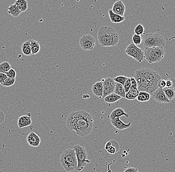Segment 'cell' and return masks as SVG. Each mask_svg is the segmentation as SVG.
Segmentation results:
<instances>
[{
  "instance_id": "1",
  "label": "cell",
  "mask_w": 175,
  "mask_h": 172,
  "mask_svg": "<svg viewBox=\"0 0 175 172\" xmlns=\"http://www.w3.org/2000/svg\"><path fill=\"white\" fill-rule=\"evenodd\" d=\"M67 126L78 135L85 137L92 132L94 126L92 116L84 110L71 113L66 120Z\"/></svg>"
},
{
  "instance_id": "2",
  "label": "cell",
  "mask_w": 175,
  "mask_h": 172,
  "mask_svg": "<svg viewBox=\"0 0 175 172\" xmlns=\"http://www.w3.org/2000/svg\"><path fill=\"white\" fill-rule=\"evenodd\" d=\"M98 43L101 46L113 47L117 45L119 40L118 33L113 27L103 26L97 31Z\"/></svg>"
},
{
  "instance_id": "3",
  "label": "cell",
  "mask_w": 175,
  "mask_h": 172,
  "mask_svg": "<svg viewBox=\"0 0 175 172\" xmlns=\"http://www.w3.org/2000/svg\"><path fill=\"white\" fill-rule=\"evenodd\" d=\"M60 161L65 171H75L78 165V161L74 149L68 148L65 150L60 156Z\"/></svg>"
},
{
  "instance_id": "4",
  "label": "cell",
  "mask_w": 175,
  "mask_h": 172,
  "mask_svg": "<svg viewBox=\"0 0 175 172\" xmlns=\"http://www.w3.org/2000/svg\"><path fill=\"white\" fill-rule=\"evenodd\" d=\"M142 45L144 48L162 47H164L165 45V41L163 37L157 33H146L143 35Z\"/></svg>"
},
{
  "instance_id": "5",
  "label": "cell",
  "mask_w": 175,
  "mask_h": 172,
  "mask_svg": "<svg viewBox=\"0 0 175 172\" xmlns=\"http://www.w3.org/2000/svg\"><path fill=\"white\" fill-rule=\"evenodd\" d=\"M73 148L75 150L78 161V165L75 171L79 172L82 171L88 164L90 163V161L88 159L87 152L84 147L77 144Z\"/></svg>"
},
{
  "instance_id": "6",
  "label": "cell",
  "mask_w": 175,
  "mask_h": 172,
  "mask_svg": "<svg viewBox=\"0 0 175 172\" xmlns=\"http://www.w3.org/2000/svg\"><path fill=\"white\" fill-rule=\"evenodd\" d=\"M141 73L144 77L147 79L153 90L155 92L158 88V82L161 80V77L158 72L149 68L140 69Z\"/></svg>"
},
{
  "instance_id": "7",
  "label": "cell",
  "mask_w": 175,
  "mask_h": 172,
  "mask_svg": "<svg viewBox=\"0 0 175 172\" xmlns=\"http://www.w3.org/2000/svg\"><path fill=\"white\" fill-rule=\"evenodd\" d=\"M133 77L137 82V90L139 92H146L150 95L154 92L148 81L141 73L140 69L136 71Z\"/></svg>"
},
{
  "instance_id": "8",
  "label": "cell",
  "mask_w": 175,
  "mask_h": 172,
  "mask_svg": "<svg viewBox=\"0 0 175 172\" xmlns=\"http://www.w3.org/2000/svg\"><path fill=\"white\" fill-rule=\"evenodd\" d=\"M125 52L128 56L133 58L138 63H141L145 59L144 50L134 44L130 43L128 45Z\"/></svg>"
},
{
  "instance_id": "9",
  "label": "cell",
  "mask_w": 175,
  "mask_h": 172,
  "mask_svg": "<svg viewBox=\"0 0 175 172\" xmlns=\"http://www.w3.org/2000/svg\"><path fill=\"white\" fill-rule=\"evenodd\" d=\"M79 44L84 50H92L96 46V40L90 34H84L80 39Z\"/></svg>"
},
{
  "instance_id": "10",
  "label": "cell",
  "mask_w": 175,
  "mask_h": 172,
  "mask_svg": "<svg viewBox=\"0 0 175 172\" xmlns=\"http://www.w3.org/2000/svg\"><path fill=\"white\" fill-rule=\"evenodd\" d=\"M103 87V97H106L107 95L114 93V88L116 82H114L113 79L111 78H106L102 80Z\"/></svg>"
},
{
  "instance_id": "11",
  "label": "cell",
  "mask_w": 175,
  "mask_h": 172,
  "mask_svg": "<svg viewBox=\"0 0 175 172\" xmlns=\"http://www.w3.org/2000/svg\"><path fill=\"white\" fill-rule=\"evenodd\" d=\"M151 96L156 102L159 103L168 104L171 102L166 97L163 89L160 88H158L155 92H153Z\"/></svg>"
},
{
  "instance_id": "12",
  "label": "cell",
  "mask_w": 175,
  "mask_h": 172,
  "mask_svg": "<svg viewBox=\"0 0 175 172\" xmlns=\"http://www.w3.org/2000/svg\"><path fill=\"white\" fill-rule=\"evenodd\" d=\"M104 148L109 154L113 155L119 151L120 149V146L117 141L110 140L106 143Z\"/></svg>"
},
{
  "instance_id": "13",
  "label": "cell",
  "mask_w": 175,
  "mask_h": 172,
  "mask_svg": "<svg viewBox=\"0 0 175 172\" xmlns=\"http://www.w3.org/2000/svg\"><path fill=\"white\" fill-rule=\"evenodd\" d=\"M27 141L30 146L37 147L40 144L41 139L36 133L31 131L27 136Z\"/></svg>"
},
{
  "instance_id": "14",
  "label": "cell",
  "mask_w": 175,
  "mask_h": 172,
  "mask_svg": "<svg viewBox=\"0 0 175 172\" xmlns=\"http://www.w3.org/2000/svg\"><path fill=\"white\" fill-rule=\"evenodd\" d=\"M144 52L145 59L149 63L153 64L159 62L153 52L152 47L144 48Z\"/></svg>"
},
{
  "instance_id": "15",
  "label": "cell",
  "mask_w": 175,
  "mask_h": 172,
  "mask_svg": "<svg viewBox=\"0 0 175 172\" xmlns=\"http://www.w3.org/2000/svg\"><path fill=\"white\" fill-rule=\"evenodd\" d=\"M110 123L113 127L119 130H123L129 129L131 126V123L129 122L128 123H125L122 120H120V117L110 119Z\"/></svg>"
},
{
  "instance_id": "16",
  "label": "cell",
  "mask_w": 175,
  "mask_h": 172,
  "mask_svg": "<svg viewBox=\"0 0 175 172\" xmlns=\"http://www.w3.org/2000/svg\"><path fill=\"white\" fill-rule=\"evenodd\" d=\"M111 10L113 13L124 17L126 12V6L122 1H118L113 4Z\"/></svg>"
},
{
  "instance_id": "17",
  "label": "cell",
  "mask_w": 175,
  "mask_h": 172,
  "mask_svg": "<svg viewBox=\"0 0 175 172\" xmlns=\"http://www.w3.org/2000/svg\"><path fill=\"white\" fill-rule=\"evenodd\" d=\"M31 123L32 119L30 116L28 115H24L20 116L18 120V126L20 129L30 126Z\"/></svg>"
},
{
  "instance_id": "18",
  "label": "cell",
  "mask_w": 175,
  "mask_h": 172,
  "mask_svg": "<svg viewBox=\"0 0 175 172\" xmlns=\"http://www.w3.org/2000/svg\"><path fill=\"white\" fill-rule=\"evenodd\" d=\"M92 92L95 96L99 98H102L103 97V82H96L92 86Z\"/></svg>"
},
{
  "instance_id": "19",
  "label": "cell",
  "mask_w": 175,
  "mask_h": 172,
  "mask_svg": "<svg viewBox=\"0 0 175 172\" xmlns=\"http://www.w3.org/2000/svg\"><path fill=\"white\" fill-rule=\"evenodd\" d=\"M122 116H124L126 118H128L129 116V115L124 112L123 109H122L121 107H118V108L115 109L114 110H113V112L111 113L110 116V119H114V118L122 117Z\"/></svg>"
},
{
  "instance_id": "20",
  "label": "cell",
  "mask_w": 175,
  "mask_h": 172,
  "mask_svg": "<svg viewBox=\"0 0 175 172\" xmlns=\"http://www.w3.org/2000/svg\"><path fill=\"white\" fill-rule=\"evenodd\" d=\"M109 16L110 18V21L113 23H121L125 20L124 17L116 14L113 13L112 10H109L108 11Z\"/></svg>"
},
{
  "instance_id": "21",
  "label": "cell",
  "mask_w": 175,
  "mask_h": 172,
  "mask_svg": "<svg viewBox=\"0 0 175 172\" xmlns=\"http://www.w3.org/2000/svg\"><path fill=\"white\" fill-rule=\"evenodd\" d=\"M122 98V97L120 96H118L113 93L106 96V97H104L103 99H104V101L106 103L109 104H113L117 102L118 100H119Z\"/></svg>"
},
{
  "instance_id": "22",
  "label": "cell",
  "mask_w": 175,
  "mask_h": 172,
  "mask_svg": "<svg viewBox=\"0 0 175 172\" xmlns=\"http://www.w3.org/2000/svg\"><path fill=\"white\" fill-rule=\"evenodd\" d=\"M114 93L122 97L125 98L126 93L124 90V87L120 84L116 82L115 88H114Z\"/></svg>"
},
{
  "instance_id": "23",
  "label": "cell",
  "mask_w": 175,
  "mask_h": 172,
  "mask_svg": "<svg viewBox=\"0 0 175 172\" xmlns=\"http://www.w3.org/2000/svg\"><path fill=\"white\" fill-rule=\"evenodd\" d=\"M8 13L14 18L18 17L21 13V11L14 4L10 5V7L8 8Z\"/></svg>"
},
{
  "instance_id": "24",
  "label": "cell",
  "mask_w": 175,
  "mask_h": 172,
  "mask_svg": "<svg viewBox=\"0 0 175 172\" xmlns=\"http://www.w3.org/2000/svg\"><path fill=\"white\" fill-rule=\"evenodd\" d=\"M14 4L21 13L26 11L28 9V2L27 0H16Z\"/></svg>"
},
{
  "instance_id": "25",
  "label": "cell",
  "mask_w": 175,
  "mask_h": 172,
  "mask_svg": "<svg viewBox=\"0 0 175 172\" xmlns=\"http://www.w3.org/2000/svg\"><path fill=\"white\" fill-rule=\"evenodd\" d=\"M139 93V91L137 89V90L130 89L129 92L126 93L125 99L129 100H134L137 99Z\"/></svg>"
},
{
  "instance_id": "26",
  "label": "cell",
  "mask_w": 175,
  "mask_h": 172,
  "mask_svg": "<svg viewBox=\"0 0 175 172\" xmlns=\"http://www.w3.org/2000/svg\"><path fill=\"white\" fill-rule=\"evenodd\" d=\"M30 41L32 55L37 54L40 50V43L38 41H36L35 40H30Z\"/></svg>"
},
{
  "instance_id": "27",
  "label": "cell",
  "mask_w": 175,
  "mask_h": 172,
  "mask_svg": "<svg viewBox=\"0 0 175 172\" xmlns=\"http://www.w3.org/2000/svg\"><path fill=\"white\" fill-rule=\"evenodd\" d=\"M21 50L22 53L26 56H30V55H32L30 40L24 42L22 44Z\"/></svg>"
},
{
  "instance_id": "28",
  "label": "cell",
  "mask_w": 175,
  "mask_h": 172,
  "mask_svg": "<svg viewBox=\"0 0 175 172\" xmlns=\"http://www.w3.org/2000/svg\"><path fill=\"white\" fill-rule=\"evenodd\" d=\"M164 93L165 94L166 97L169 100H173L175 97V88H169L166 87L163 88Z\"/></svg>"
},
{
  "instance_id": "29",
  "label": "cell",
  "mask_w": 175,
  "mask_h": 172,
  "mask_svg": "<svg viewBox=\"0 0 175 172\" xmlns=\"http://www.w3.org/2000/svg\"><path fill=\"white\" fill-rule=\"evenodd\" d=\"M151 95L146 92L141 91L139 93L137 100L138 102H146L149 100Z\"/></svg>"
},
{
  "instance_id": "30",
  "label": "cell",
  "mask_w": 175,
  "mask_h": 172,
  "mask_svg": "<svg viewBox=\"0 0 175 172\" xmlns=\"http://www.w3.org/2000/svg\"><path fill=\"white\" fill-rule=\"evenodd\" d=\"M11 68V65L7 61H4L0 63V73L7 74Z\"/></svg>"
},
{
  "instance_id": "31",
  "label": "cell",
  "mask_w": 175,
  "mask_h": 172,
  "mask_svg": "<svg viewBox=\"0 0 175 172\" xmlns=\"http://www.w3.org/2000/svg\"><path fill=\"white\" fill-rule=\"evenodd\" d=\"M144 27L141 24H138L135 27L134 29V33L135 34L139 35H143L144 33Z\"/></svg>"
},
{
  "instance_id": "32",
  "label": "cell",
  "mask_w": 175,
  "mask_h": 172,
  "mask_svg": "<svg viewBox=\"0 0 175 172\" xmlns=\"http://www.w3.org/2000/svg\"><path fill=\"white\" fill-rule=\"evenodd\" d=\"M133 43L136 45H140L142 41V37L141 35L134 34L132 37Z\"/></svg>"
},
{
  "instance_id": "33",
  "label": "cell",
  "mask_w": 175,
  "mask_h": 172,
  "mask_svg": "<svg viewBox=\"0 0 175 172\" xmlns=\"http://www.w3.org/2000/svg\"><path fill=\"white\" fill-rule=\"evenodd\" d=\"M128 78L126 77V76H118L113 78V80L114 82L122 84L123 86H124V83L127 80Z\"/></svg>"
},
{
  "instance_id": "34",
  "label": "cell",
  "mask_w": 175,
  "mask_h": 172,
  "mask_svg": "<svg viewBox=\"0 0 175 172\" xmlns=\"http://www.w3.org/2000/svg\"><path fill=\"white\" fill-rule=\"evenodd\" d=\"M15 82H16V79L8 78L1 85L4 87H11L14 85Z\"/></svg>"
},
{
  "instance_id": "35",
  "label": "cell",
  "mask_w": 175,
  "mask_h": 172,
  "mask_svg": "<svg viewBox=\"0 0 175 172\" xmlns=\"http://www.w3.org/2000/svg\"><path fill=\"white\" fill-rule=\"evenodd\" d=\"M166 87L169 88H175V79L173 78H169L167 80Z\"/></svg>"
},
{
  "instance_id": "36",
  "label": "cell",
  "mask_w": 175,
  "mask_h": 172,
  "mask_svg": "<svg viewBox=\"0 0 175 172\" xmlns=\"http://www.w3.org/2000/svg\"><path fill=\"white\" fill-rule=\"evenodd\" d=\"M6 74L7 75L8 77L10 78H13V79H16V76H17V73H16V71L12 68L10 69Z\"/></svg>"
},
{
  "instance_id": "37",
  "label": "cell",
  "mask_w": 175,
  "mask_h": 172,
  "mask_svg": "<svg viewBox=\"0 0 175 172\" xmlns=\"http://www.w3.org/2000/svg\"><path fill=\"white\" fill-rule=\"evenodd\" d=\"M123 87H124L125 92L126 93L127 92H129V90L130 89V88H131V83H130V78H127V80L126 81V82H125Z\"/></svg>"
},
{
  "instance_id": "38",
  "label": "cell",
  "mask_w": 175,
  "mask_h": 172,
  "mask_svg": "<svg viewBox=\"0 0 175 172\" xmlns=\"http://www.w3.org/2000/svg\"><path fill=\"white\" fill-rule=\"evenodd\" d=\"M130 83H131V88L130 89H133V90H137V84L136 81L134 77H130Z\"/></svg>"
},
{
  "instance_id": "39",
  "label": "cell",
  "mask_w": 175,
  "mask_h": 172,
  "mask_svg": "<svg viewBox=\"0 0 175 172\" xmlns=\"http://www.w3.org/2000/svg\"><path fill=\"white\" fill-rule=\"evenodd\" d=\"M158 88H160L161 89H163L164 88L166 87V81L163 80V79H161L158 82Z\"/></svg>"
},
{
  "instance_id": "40",
  "label": "cell",
  "mask_w": 175,
  "mask_h": 172,
  "mask_svg": "<svg viewBox=\"0 0 175 172\" xmlns=\"http://www.w3.org/2000/svg\"><path fill=\"white\" fill-rule=\"evenodd\" d=\"M7 75L6 74L0 73V84H2L8 78Z\"/></svg>"
},
{
  "instance_id": "41",
  "label": "cell",
  "mask_w": 175,
  "mask_h": 172,
  "mask_svg": "<svg viewBox=\"0 0 175 172\" xmlns=\"http://www.w3.org/2000/svg\"><path fill=\"white\" fill-rule=\"evenodd\" d=\"M123 172H139L137 168L133 167H129L126 168Z\"/></svg>"
},
{
  "instance_id": "42",
  "label": "cell",
  "mask_w": 175,
  "mask_h": 172,
  "mask_svg": "<svg viewBox=\"0 0 175 172\" xmlns=\"http://www.w3.org/2000/svg\"><path fill=\"white\" fill-rule=\"evenodd\" d=\"M5 119V115L4 113L0 110V123H3Z\"/></svg>"
},
{
  "instance_id": "43",
  "label": "cell",
  "mask_w": 175,
  "mask_h": 172,
  "mask_svg": "<svg viewBox=\"0 0 175 172\" xmlns=\"http://www.w3.org/2000/svg\"><path fill=\"white\" fill-rule=\"evenodd\" d=\"M83 99H89V97H90V96L87 95V94H85V95H83Z\"/></svg>"
}]
</instances>
